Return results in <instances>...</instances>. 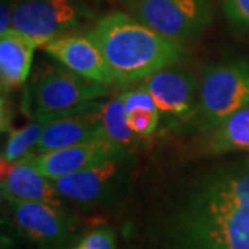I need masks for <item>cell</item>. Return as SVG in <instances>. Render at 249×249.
I'll return each instance as SVG.
<instances>
[{
    "instance_id": "16",
    "label": "cell",
    "mask_w": 249,
    "mask_h": 249,
    "mask_svg": "<svg viewBox=\"0 0 249 249\" xmlns=\"http://www.w3.org/2000/svg\"><path fill=\"white\" fill-rule=\"evenodd\" d=\"M101 116H103V126L106 130V136L118 145L129 150V147L136 142L139 136H136L127 124L126 111H124V100L121 93L104 104Z\"/></svg>"
},
{
    "instance_id": "1",
    "label": "cell",
    "mask_w": 249,
    "mask_h": 249,
    "mask_svg": "<svg viewBox=\"0 0 249 249\" xmlns=\"http://www.w3.org/2000/svg\"><path fill=\"white\" fill-rule=\"evenodd\" d=\"M173 249H249V160L206 172L172 220Z\"/></svg>"
},
{
    "instance_id": "5",
    "label": "cell",
    "mask_w": 249,
    "mask_h": 249,
    "mask_svg": "<svg viewBox=\"0 0 249 249\" xmlns=\"http://www.w3.org/2000/svg\"><path fill=\"white\" fill-rule=\"evenodd\" d=\"M249 104V61L231 60L209 67L199 86L196 118L205 130Z\"/></svg>"
},
{
    "instance_id": "9",
    "label": "cell",
    "mask_w": 249,
    "mask_h": 249,
    "mask_svg": "<svg viewBox=\"0 0 249 249\" xmlns=\"http://www.w3.org/2000/svg\"><path fill=\"white\" fill-rule=\"evenodd\" d=\"M43 52L64 68L86 79L107 86L116 85L106 57L88 34H68L54 37L43 45Z\"/></svg>"
},
{
    "instance_id": "12",
    "label": "cell",
    "mask_w": 249,
    "mask_h": 249,
    "mask_svg": "<svg viewBox=\"0 0 249 249\" xmlns=\"http://www.w3.org/2000/svg\"><path fill=\"white\" fill-rule=\"evenodd\" d=\"M124 151H126V148L118 145L106 136L54 151L35 152V163L46 178L57 180L109 160Z\"/></svg>"
},
{
    "instance_id": "6",
    "label": "cell",
    "mask_w": 249,
    "mask_h": 249,
    "mask_svg": "<svg viewBox=\"0 0 249 249\" xmlns=\"http://www.w3.org/2000/svg\"><path fill=\"white\" fill-rule=\"evenodd\" d=\"M127 13L180 45L198 39L212 24V0H132Z\"/></svg>"
},
{
    "instance_id": "8",
    "label": "cell",
    "mask_w": 249,
    "mask_h": 249,
    "mask_svg": "<svg viewBox=\"0 0 249 249\" xmlns=\"http://www.w3.org/2000/svg\"><path fill=\"white\" fill-rule=\"evenodd\" d=\"M7 204L17 231L36 249H71L76 244L79 224L68 209L36 201Z\"/></svg>"
},
{
    "instance_id": "2",
    "label": "cell",
    "mask_w": 249,
    "mask_h": 249,
    "mask_svg": "<svg viewBox=\"0 0 249 249\" xmlns=\"http://www.w3.org/2000/svg\"><path fill=\"white\" fill-rule=\"evenodd\" d=\"M100 47L116 86L142 82L181 60L184 47L124 11H111L86 32Z\"/></svg>"
},
{
    "instance_id": "21",
    "label": "cell",
    "mask_w": 249,
    "mask_h": 249,
    "mask_svg": "<svg viewBox=\"0 0 249 249\" xmlns=\"http://www.w3.org/2000/svg\"><path fill=\"white\" fill-rule=\"evenodd\" d=\"M16 4L13 0H1L0 7V34L13 28V14Z\"/></svg>"
},
{
    "instance_id": "10",
    "label": "cell",
    "mask_w": 249,
    "mask_h": 249,
    "mask_svg": "<svg viewBox=\"0 0 249 249\" xmlns=\"http://www.w3.org/2000/svg\"><path fill=\"white\" fill-rule=\"evenodd\" d=\"M142 85L155 100L160 115L175 119L194 115L201 82L191 72L172 65L148 76Z\"/></svg>"
},
{
    "instance_id": "19",
    "label": "cell",
    "mask_w": 249,
    "mask_h": 249,
    "mask_svg": "<svg viewBox=\"0 0 249 249\" xmlns=\"http://www.w3.org/2000/svg\"><path fill=\"white\" fill-rule=\"evenodd\" d=\"M71 249H116L115 234L109 227H98L88 232Z\"/></svg>"
},
{
    "instance_id": "13",
    "label": "cell",
    "mask_w": 249,
    "mask_h": 249,
    "mask_svg": "<svg viewBox=\"0 0 249 249\" xmlns=\"http://www.w3.org/2000/svg\"><path fill=\"white\" fill-rule=\"evenodd\" d=\"M106 103L97 101L90 107L46 122L45 130L36 144V152L54 151L100 137H106L101 111Z\"/></svg>"
},
{
    "instance_id": "15",
    "label": "cell",
    "mask_w": 249,
    "mask_h": 249,
    "mask_svg": "<svg viewBox=\"0 0 249 249\" xmlns=\"http://www.w3.org/2000/svg\"><path fill=\"white\" fill-rule=\"evenodd\" d=\"M204 148L212 155L249 151V104L208 130Z\"/></svg>"
},
{
    "instance_id": "7",
    "label": "cell",
    "mask_w": 249,
    "mask_h": 249,
    "mask_svg": "<svg viewBox=\"0 0 249 249\" xmlns=\"http://www.w3.org/2000/svg\"><path fill=\"white\" fill-rule=\"evenodd\" d=\"M93 18L94 11L86 0H22L16 4L13 28L45 45L54 37L73 34Z\"/></svg>"
},
{
    "instance_id": "23",
    "label": "cell",
    "mask_w": 249,
    "mask_h": 249,
    "mask_svg": "<svg viewBox=\"0 0 249 249\" xmlns=\"http://www.w3.org/2000/svg\"><path fill=\"white\" fill-rule=\"evenodd\" d=\"M248 160H249V158H248Z\"/></svg>"
},
{
    "instance_id": "20",
    "label": "cell",
    "mask_w": 249,
    "mask_h": 249,
    "mask_svg": "<svg viewBox=\"0 0 249 249\" xmlns=\"http://www.w3.org/2000/svg\"><path fill=\"white\" fill-rule=\"evenodd\" d=\"M222 7L232 27L249 32V0H223Z\"/></svg>"
},
{
    "instance_id": "14",
    "label": "cell",
    "mask_w": 249,
    "mask_h": 249,
    "mask_svg": "<svg viewBox=\"0 0 249 249\" xmlns=\"http://www.w3.org/2000/svg\"><path fill=\"white\" fill-rule=\"evenodd\" d=\"M42 46L37 39L14 28L0 34V83L3 94L27 82L35 50Z\"/></svg>"
},
{
    "instance_id": "4",
    "label": "cell",
    "mask_w": 249,
    "mask_h": 249,
    "mask_svg": "<svg viewBox=\"0 0 249 249\" xmlns=\"http://www.w3.org/2000/svg\"><path fill=\"white\" fill-rule=\"evenodd\" d=\"M133 157L127 151L86 169L52 180L67 202L80 208H106L119 202L130 184Z\"/></svg>"
},
{
    "instance_id": "22",
    "label": "cell",
    "mask_w": 249,
    "mask_h": 249,
    "mask_svg": "<svg viewBox=\"0 0 249 249\" xmlns=\"http://www.w3.org/2000/svg\"><path fill=\"white\" fill-rule=\"evenodd\" d=\"M119 1H122L124 4H129V3H130L132 0H119Z\"/></svg>"
},
{
    "instance_id": "11",
    "label": "cell",
    "mask_w": 249,
    "mask_h": 249,
    "mask_svg": "<svg viewBox=\"0 0 249 249\" xmlns=\"http://www.w3.org/2000/svg\"><path fill=\"white\" fill-rule=\"evenodd\" d=\"M6 166L1 173V196L6 201H36L68 209L67 199L58 193L53 181L37 169L35 152H29Z\"/></svg>"
},
{
    "instance_id": "3",
    "label": "cell",
    "mask_w": 249,
    "mask_h": 249,
    "mask_svg": "<svg viewBox=\"0 0 249 249\" xmlns=\"http://www.w3.org/2000/svg\"><path fill=\"white\" fill-rule=\"evenodd\" d=\"M109 86L93 82L67 68L37 70L27 86L24 109L32 121L49 122L78 112L108 96Z\"/></svg>"
},
{
    "instance_id": "18",
    "label": "cell",
    "mask_w": 249,
    "mask_h": 249,
    "mask_svg": "<svg viewBox=\"0 0 249 249\" xmlns=\"http://www.w3.org/2000/svg\"><path fill=\"white\" fill-rule=\"evenodd\" d=\"M126 119L136 136L147 137L158 129L160 112L158 108H137L126 112Z\"/></svg>"
},
{
    "instance_id": "17",
    "label": "cell",
    "mask_w": 249,
    "mask_h": 249,
    "mask_svg": "<svg viewBox=\"0 0 249 249\" xmlns=\"http://www.w3.org/2000/svg\"><path fill=\"white\" fill-rule=\"evenodd\" d=\"M45 126L46 122L34 121L22 129L11 132L1 151V163H13L29 154L31 148H35L37 142L40 140Z\"/></svg>"
}]
</instances>
